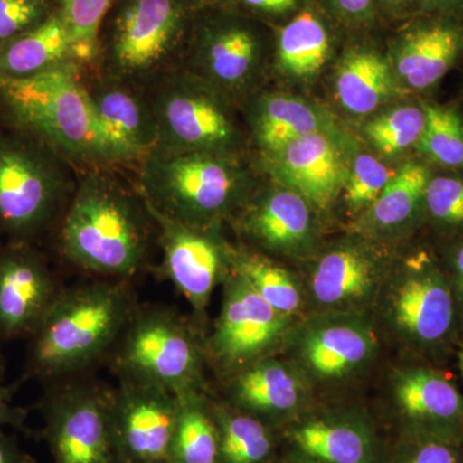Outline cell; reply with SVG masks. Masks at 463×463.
Listing matches in <instances>:
<instances>
[{"instance_id": "cell-1", "label": "cell", "mask_w": 463, "mask_h": 463, "mask_svg": "<svg viewBox=\"0 0 463 463\" xmlns=\"http://www.w3.org/2000/svg\"><path fill=\"white\" fill-rule=\"evenodd\" d=\"M58 223V251L79 269L127 279L145 267L154 219L109 167L87 169Z\"/></svg>"}, {"instance_id": "cell-2", "label": "cell", "mask_w": 463, "mask_h": 463, "mask_svg": "<svg viewBox=\"0 0 463 463\" xmlns=\"http://www.w3.org/2000/svg\"><path fill=\"white\" fill-rule=\"evenodd\" d=\"M0 123L44 143L71 165H116L88 96L84 66L76 60L30 78L0 81Z\"/></svg>"}, {"instance_id": "cell-3", "label": "cell", "mask_w": 463, "mask_h": 463, "mask_svg": "<svg viewBox=\"0 0 463 463\" xmlns=\"http://www.w3.org/2000/svg\"><path fill=\"white\" fill-rule=\"evenodd\" d=\"M371 316L405 358L443 365L463 344L452 283L439 254L428 250L394 261Z\"/></svg>"}, {"instance_id": "cell-4", "label": "cell", "mask_w": 463, "mask_h": 463, "mask_svg": "<svg viewBox=\"0 0 463 463\" xmlns=\"http://www.w3.org/2000/svg\"><path fill=\"white\" fill-rule=\"evenodd\" d=\"M201 0H115L90 67L145 91L181 69Z\"/></svg>"}, {"instance_id": "cell-5", "label": "cell", "mask_w": 463, "mask_h": 463, "mask_svg": "<svg viewBox=\"0 0 463 463\" xmlns=\"http://www.w3.org/2000/svg\"><path fill=\"white\" fill-rule=\"evenodd\" d=\"M136 309L124 279L61 289L29 337L26 377L54 380L93 364L116 345Z\"/></svg>"}, {"instance_id": "cell-6", "label": "cell", "mask_w": 463, "mask_h": 463, "mask_svg": "<svg viewBox=\"0 0 463 463\" xmlns=\"http://www.w3.org/2000/svg\"><path fill=\"white\" fill-rule=\"evenodd\" d=\"M138 164V191L146 203L194 227H222L255 190L241 157L156 146Z\"/></svg>"}, {"instance_id": "cell-7", "label": "cell", "mask_w": 463, "mask_h": 463, "mask_svg": "<svg viewBox=\"0 0 463 463\" xmlns=\"http://www.w3.org/2000/svg\"><path fill=\"white\" fill-rule=\"evenodd\" d=\"M72 166L44 143L0 123V236L36 245L71 199Z\"/></svg>"}, {"instance_id": "cell-8", "label": "cell", "mask_w": 463, "mask_h": 463, "mask_svg": "<svg viewBox=\"0 0 463 463\" xmlns=\"http://www.w3.org/2000/svg\"><path fill=\"white\" fill-rule=\"evenodd\" d=\"M160 147L242 156L246 132L236 103L187 70L170 72L146 90Z\"/></svg>"}, {"instance_id": "cell-9", "label": "cell", "mask_w": 463, "mask_h": 463, "mask_svg": "<svg viewBox=\"0 0 463 463\" xmlns=\"http://www.w3.org/2000/svg\"><path fill=\"white\" fill-rule=\"evenodd\" d=\"M205 347L190 323L164 307L134 310L116 343L115 367L121 380L172 390H206Z\"/></svg>"}, {"instance_id": "cell-10", "label": "cell", "mask_w": 463, "mask_h": 463, "mask_svg": "<svg viewBox=\"0 0 463 463\" xmlns=\"http://www.w3.org/2000/svg\"><path fill=\"white\" fill-rule=\"evenodd\" d=\"M268 54L265 24L213 7H201L183 69L236 105L258 91Z\"/></svg>"}, {"instance_id": "cell-11", "label": "cell", "mask_w": 463, "mask_h": 463, "mask_svg": "<svg viewBox=\"0 0 463 463\" xmlns=\"http://www.w3.org/2000/svg\"><path fill=\"white\" fill-rule=\"evenodd\" d=\"M380 331L364 313H309L295 325L283 354L306 373L316 389L361 379L380 355Z\"/></svg>"}, {"instance_id": "cell-12", "label": "cell", "mask_w": 463, "mask_h": 463, "mask_svg": "<svg viewBox=\"0 0 463 463\" xmlns=\"http://www.w3.org/2000/svg\"><path fill=\"white\" fill-rule=\"evenodd\" d=\"M222 288L221 312L203 347L206 361L225 380L283 354L298 321L274 310L239 274L231 272Z\"/></svg>"}, {"instance_id": "cell-13", "label": "cell", "mask_w": 463, "mask_h": 463, "mask_svg": "<svg viewBox=\"0 0 463 463\" xmlns=\"http://www.w3.org/2000/svg\"><path fill=\"white\" fill-rule=\"evenodd\" d=\"M376 241L361 236L317 255L303 279L307 313L373 315L394 261Z\"/></svg>"}, {"instance_id": "cell-14", "label": "cell", "mask_w": 463, "mask_h": 463, "mask_svg": "<svg viewBox=\"0 0 463 463\" xmlns=\"http://www.w3.org/2000/svg\"><path fill=\"white\" fill-rule=\"evenodd\" d=\"M386 392L398 438L463 443V394L441 365L405 358L390 373Z\"/></svg>"}, {"instance_id": "cell-15", "label": "cell", "mask_w": 463, "mask_h": 463, "mask_svg": "<svg viewBox=\"0 0 463 463\" xmlns=\"http://www.w3.org/2000/svg\"><path fill=\"white\" fill-rule=\"evenodd\" d=\"M288 458L303 463H383L376 423L361 408L313 404L282 429Z\"/></svg>"}, {"instance_id": "cell-16", "label": "cell", "mask_w": 463, "mask_h": 463, "mask_svg": "<svg viewBox=\"0 0 463 463\" xmlns=\"http://www.w3.org/2000/svg\"><path fill=\"white\" fill-rule=\"evenodd\" d=\"M146 203V201H145ZM147 206L163 249V272L197 317L206 315L213 292L232 272V246L221 227H194L166 218Z\"/></svg>"}, {"instance_id": "cell-17", "label": "cell", "mask_w": 463, "mask_h": 463, "mask_svg": "<svg viewBox=\"0 0 463 463\" xmlns=\"http://www.w3.org/2000/svg\"><path fill=\"white\" fill-rule=\"evenodd\" d=\"M112 439L121 463H167L172 447L178 395L172 390L121 380L109 397Z\"/></svg>"}, {"instance_id": "cell-18", "label": "cell", "mask_w": 463, "mask_h": 463, "mask_svg": "<svg viewBox=\"0 0 463 463\" xmlns=\"http://www.w3.org/2000/svg\"><path fill=\"white\" fill-rule=\"evenodd\" d=\"M44 417L54 463H109L116 458L109 397L99 390H61L45 402Z\"/></svg>"}, {"instance_id": "cell-19", "label": "cell", "mask_w": 463, "mask_h": 463, "mask_svg": "<svg viewBox=\"0 0 463 463\" xmlns=\"http://www.w3.org/2000/svg\"><path fill=\"white\" fill-rule=\"evenodd\" d=\"M227 403L281 431L315 404L316 386L292 359L274 355L225 379Z\"/></svg>"}, {"instance_id": "cell-20", "label": "cell", "mask_w": 463, "mask_h": 463, "mask_svg": "<svg viewBox=\"0 0 463 463\" xmlns=\"http://www.w3.org/2000/svg\"><path fill=\"white\" fill-rule=\"evenodd\" d=\"M60 291L35 243H0V340L32 336Z\"/></svg>"}, {"instance_id": "cell-21", "label": "cell", "mask_w": 463, "mask_h": 463, "mask_svg": "<svg viewBox=\"0 0 463 463\" xmlns=\"http://www.w3.org/2000/svg\"><path fill=\"white\" fill-rule=\"evenodd\" d=\"M316 213L303 196L276 183L255 188L234 219L241 234L261 254L300 260L316 252Z\"/></svg>"}, {"instance_id": "cell-22", "label": "cell", "mask_w": 463, "mask_h": 463, "mask_svg": "<svg viewBox=\"0 0 463 463\" xmlns=\"http://www.w3.org/2000/svg\"><path fill=\"white\" fill-rule=\"evenodd\" d=\"M84 80L116 164L139 163L158 143L156 121L146 91L85 66Z\"/></svg>"}, {"instance_id": "cell-23", "label": "cell", "mask_w": 463, "mask_h": 463, "mask_svg": "<svg viewBox=\"0 0 463 463\" xmlns=\"http://www.w3.org/2000/svg\"><path fill=\"white\" fill-rule=\"evenodd\" d=\"M276 183L303 196L310 206L326 212L340 199L347 172L343 155L328 133H316L264 156Z\"/></svg>"}, {"instance_id": "cell-24", "label": "cell", "mask_w": 463, "mask_h": 463, "mask_svg": "<svg viewBox=\"0 0 463 463\" xmlns=\"http://www.w3.org/2000/svg\"><path fill=\"white\" fill-rule=\"evenodd\" d=\"M463 53V18L426 14L405 29L394 45L392 71L402 90H431Z\"/></svg>"}, {"instance_id": "cell-25", "label": "cell", "mask_w": 463, "mask_h": 463, "mask_svg": "<svg viewBox=\"0 0 463 463\" xmlns=\"http://www.w3.org/2000/svg\"><path fill=\"white\" fill-rule=\"evenodd\" d=\"M432 174L422 161H408L395 170L373 205L356 219L359 233L381 242L399 239L425 223V194Z\"/></svg>"}, {"instance_id": "cell-26", "label": "cell", "mask_w": 463, "mask_h": 463, "mask_svg": "<svg viewBox=\"0 0 463 463\" xmlns=\"http://www.w3.org/2000/svg\"><path fill=\"white\" fill-rule=\"evenodd\" d=\"M250 136L263 156H270L297 139L326 133L327 118L307 100L282 93H255L245 103Z\"/></svg>"}, {"instance_id": "cell-27", "label": "cell", "mask_w": 463, "mask_h": 463, "mask_svg": "<svg viewBox=\"0 0 463 463\" xmlns=\"http://www.w3.org/2000/svg\"><path fill=\"white\" fill-rule=\"evenodd\" d=\"M70 60H76L74 43L56 9L41 26L0 45V81L30 78Z\"/></svg>"}, {"instance_id": "cell-28", "label": "cell", "mask_w": 463, "mask_h": 463, "mask_svg": "<svg viewBox=\"0 0 463 463\" xmlns=\"http://www.w3.org/2000/svg\"><path fill=\"white\" fill-rule=\"evenodd\" d=\"M399 90L392 65L377 52L364 48L347 52L337 66L335 91L350 114H371Z\"/></svg>"}, {"instance_id": "cell-29", "label": "cell", "mask_w": 463, "mask_h": 463, "mask_svg": "<svg viewBox=\"0 0 463 463\" xmlns=\"http://www.w3.org/2000/svg\"><path fill=\"white\" fill-rule=\"evenodd\" d=\"M274 41L277 69L295 79H310L319 74L331 54L327 26L310 8L298 11L279 26Z\"/></svg>"}, {"instance_id": "cell-30", "label": "cell", "mask_w": 463, "mask_h": 463, "mask_svg": "<svg viewBox=\"0 0 463 463\" xmlns=\"http://www.w3.org/2000/svg\"><path fill=\"white\" fill-rule=\"evenodd\" d=\"M231 265L232 272L242 277L274 310L295 321L306 316L303 279L288 267L261 252L233 246Z\"/></svg>"}, {"instance_id": "cell-31", "label": "cell", "mask_w": 463, "mask_h": 463, "mask_svg": "<svg viewBox=\"0 0 463 463\" xmlns=\"http://www.w3.org/2000/svg\"><path fill=\"white\" fill-rule=\"evenodd\" d=\"M167 463H218V429L206 390L179 392Z\"/></svg>"}, {"instance_id": "cell-32", "label": "cell", "mask_w": 463, "mask_h": 463, "mask_svg": "<svg viewBox=\"0 0 463 463\" xmlns=\"http://www.w3.org/2000/svg\"><path fill=\"white\" fill-rule=\"evenodd\" d=\"M212 404L218 429V463H272L279 430L227 402Z\"/></svg>"}, {"instance_id": "cell-33", "label": "cell", "mask_w": 463, "mask_h": 463, "mask_svg": "<svg viewBox=\"0 0 463 463\" xmlns=\"http://www.w3.org/2000/svg\"><path fill=\"white\" fill-rule=\"evenodd\" d=\"M425 130L416 151L432 165L463 173V116L453 106L425 103Z\"/></svg>"}, {"instance_id": "cell-34", "label": "cell", "mask_w": 463, "mask_h": 463, "mask_svg": "<svg viewBox=\"0 0 463 463\" xmlns=\"http://www.w3.org/2000/svg\"><path fill=\"white\" fill-rule=\"evenodd\" d=\"M425 223L440 239H463V173L431 174L425 194Z\"/></svg>"}, {"instance_id": "cell-35", "label": "cell", "mask_w": 463, "mask_h": 463, "mask_svg": "<svg viewBox=\"0 0 463 463\" xmlns=\"http://www.w3.org/2000/svg\"><path fill=\"white\" fill-rule=\"evenodd\" d=\"M425 125V103L404 105L373 118L365 127L364 133L380 154L397 156L417 147Z\"/></svg>"}, {"instance_id": "cell-36", "label": "cell", "mask_w": 463, "mask_h": 463, "mask_svg": "<svg viewBox=\"0 0 463 463\" xmlns=\"http://www.w3.org/2000/svg\"><path fill=\"white\" fill-rule=\"evenodd\" d=\"M74 43L75 57L85 67L93 66L99 50V33L115 0H53Z\"/></svg>"}, {"instance_id": "cell-37", "label": "cell", "mask_w": 463, "mask_h": 463, "mask_svg": "<svg viewBox=\"0 0 463 463\" xmlns=\"http://www.w3.org/2000/svg\"><path fill=\"white\" fill-rule=\"evenodd\" d=\"M394 173L395 170L389 169L371 155L356 156L352 169L347 172L340 196L347 213L356 216V219L364 214L380 196Z\"/></svg>"}, {"instance_id": "cell-38", "label": "cell", "mask_w": 463, "mask_h": 463, "mask_svg": "<svg viewBox=\"0 0 463 463\" xmlns=\"http://www.w3.org/2000/svg\"><path fill=\"white\" fill-rule=\"evenodd\" d=\"M383 463H463V443L429 437L398 438Z\"/></svg>"}, {"instance_id": "cell-39", "label": "cell", "mask_w": 463, "mask_h": 463, "mask_svg": "<svg viewBox=\"0 0 463 463\" xmlns=\"http://www.w3.org/2000/svg\"><path fill=\"white\" fill-rule=\"evenodd\" d=\"M54 11L53 0H0V45L41 26Z\"/></svg>"}, {"instance_id": "cell-40", "label": "cell", "mask_w": 463, "mask_h": 463, "mask_svg": "<svg viewBox=\"0 0 463 463\" xmlns=\"http://www.w3.org/2000/svg\"><path fill=\"white\" fill-rule=\"evenodd\" d=\"M203 7L224 9L259 23H272L298 11L300 0H201Z\"/></svg>"}, {"instance_id": "cell-41", "label": "cell", "mask_w": 463, "mask_h": 463, "mask_svg": "<svg viewBox=\"0 0 463 463\" xmlns=\"http://www.w3.org/2000/svg\"><path fill=\"white\" fill-rule=\"evenodd\" d=\"M439 257L452 283L463 326V239L444 243Z\"/></svg>"}, {"instance_id": "cell-42", "label": "cell", "mask_w": 463, "mask_h": 463, "mask_svg": "<svg viewBox=\"0 0 463 463\" xmlns=\"http://www.w3.org/2000/svg\"><path fill=\"white\" fill-rule=\"evenodd\" d=\"M332 11L347 23H364L373 14L376 0H326Z\"/></svg>"}, {"instance_id": "cell-43", "label": "cell", "mask_w": 463, "mask_h": 463, "mask_svg": "<svg viewBox=\"0 0 463 463\" xmlns=\"http://www.w3.org/2000/svg\"><path fill=\"white\" fill-rule=\"evenodd\" d=\"M25 417L26 411L16 407L12 402L11 390L0 386V430L5 426L23 428Z\"/></svg>"}, {"instance_id": "cell-44", "label": "cell", "mask_w": 463, "mask_h": 463, "mask_svg": "<svg viewBox=\"0 0 463 463\" xmlns=\"http://www.w3.org/2000/svg\"><path fill=\"white\" fill-rule=\"evenodd\" d=\"M0 463H35L33 457L24 452L17 441L0 430Z\"/></svg>"}, {"instance_id": "cell-45", "label": "cell", "mask_w": 463, "mask_h": 463, "mask_svg": "<svg viewBox=\"0 0 463 463\" xmlns=\"http://www.w3.org/2000/svg\"><path fill=\"white\" fill-rule=\"evenodd\" d=\"M421 12L463 18V0H422Z\"/></svg>"}, {"instance_id": "cell-46", "label": "cell", "mask_w": 463, "mask_h": 463, "mask_svg": "<svg viewBox=\"0 0 463 463\" xmlns=\"http://www.w3.org/2000/svg\"><path fill=\"white\" fill-rule=\"evenodd\" d=\"M386 7L394 9V11H405V9L417 8L421 11L422 0H379Z\"/></svg>"}, {"instance_id": "cell-47", "label": "cell", "mask_w": 463, "mask_h": 463, "mask_svg": "<svg viewBox=\"0 0 463 463\" xmlns=\"http://www.w3.org/2000/svg\"><path fill=\"white\" fill-rule=\"evenodd\" d=\"M456 356L459 373H461V376L463 377V344L458 347V350H457Z\"/></svg>"}, {"instance_id": "cell-48", "label": "cell", "mask_w": 463, "mask_h": 463, "mask_svg": "<svg viewBox=\"0 0 463 463\" xmlns=\"http://www.w3.org/2000/svg\"><path fill=\"white\" fill-rule=\"evenodd\" d=\"M2 343V340H0ZM3 373H5V361H3L2 352H0V380H2Z\"/></svg>"}, {"instance_id": "cell-49", "label": "cell", "mask_w": 463, "mask_h": 463, "mask_svg": "<svg viewBox=\"0 0 463 463\" xmlns=\"http://www.w3.org/2000/svg\"><path fill=\"white\" fill-rule=\"evenodd\" d=\"M279 463H303V462L294 461V459H289V458H288V457H286L285 461L279 462Z\"/></svg>"}, {"instance_id": "cell-50", "label": "cell", "mask_w": 463, "mask_h": 463, "mask_svg": "<svg viewBox=\"0 0 463 463\" xmlns=\"http://www.w3.org/2000/svg\"><path fill=\"white\" fill-rule=\"evenodd\" d=\"M109 463H121V462H120V461H118V458H115V459H112V461H111V462H109Z\"/></svg>"}]
</instances>
